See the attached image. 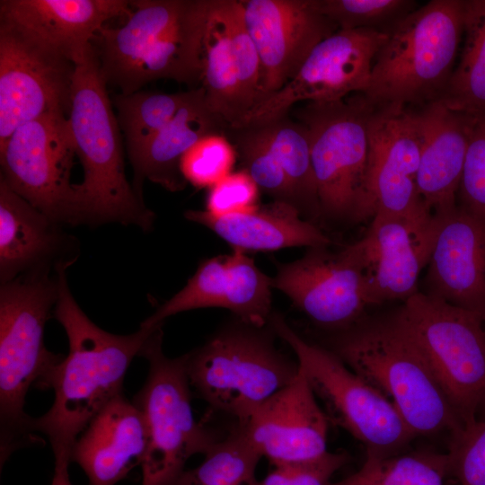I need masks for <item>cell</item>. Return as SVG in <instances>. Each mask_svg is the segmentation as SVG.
Listing matches in <instances>:
<instances>
[{
	"label": "cell",
	"instance_id": "cell-14",
	"mask_svg": "<svg viewBox=\"0 0 485 485\" xmlns=\"http://www.w3.org/2000/svg\"><path fill=\"white\" fill-rule=\"evenodd\" d=\"M387 36L368 29L338 30L318 43L294 77L258 102L236 128L284 117L297 102H333L352 93H365L375 58Z\"/></svg>",
	"mask_w": 485,
	"mask_h": 485
},
{
	"label": "cell",
	"instance_id": "cell-16",
	"mask_svg": "<svg viewBox=\"0 0 485 485\" xmlns=\"http://www.w3.org/2000/svg\"><path fill=\"white\" fill-rule=\"evenodd\" d=\"M241 2L260 62L257 104L288 83L313 48L339 28L318 11L314 0Z\"/></svg>",
	"mask_w": 485,
	"mask_h": 485
},
{
	"label": "cell",
	"instance_id": "cell-31",
	"mask_svg": "<svg viewBox=\"0 0 485 485\" xmlns=\"http://www.w3.org/2000/svg\"><path fill=\"white\" fill-rule=\"evenodd\" d=\"M190 92L191 89L175 93L140 90L128 95L117 93L110 97L129 161L175 117Z\"/></svg>",
	"mask_w": 485,
	"mask_h": 485
},
{
	"label": "cell",
	"instance_id": "cell-11",
	"mask_svg": "<svg viewBox=\"0 0 485 485\" xmlns=\"http://www.w3.org/2000/svg\"><path fill=\"white\" fill-rule=\"evenodd\" d=\"M401 310L461 422L472 423L485 389L484 322L421 291Z\"/></svg>",
	"mask_w": 485,
	"mask_h": 485
},
{
	"label": "cell",
	"instance_id": "cell-4",
	"mask_svg": "<svg viewBox=\"0 0 485 485\" xmlns=\"http://www.w3.org/2000/svg\"><path fill=\"white\" fill-rule=\"evenodd\" d=\"M93 46L75 63L68 121L83 181L75 184L79 225H135L147 232L154 213L125 174L122 132Z\"/></svg>",
	"mask_w": 485,
	"mask_h": 485
},
{
	"label": "cell",
	"instance_id": "cell-17",
	"mask_svg": "<svg viewBox=\"0 0 485 485\" xmlns=\"http://www.w3.org/2000/svg\"><path fill=\"white\" fill-rule=\"evenodd\" d=\"M369 143L367 191L373 217L428 208L417 187L421 139L416 109L375 105Z\"/></svg>",
	"mask_w": 485,
	"mask_h": 485
},
{
	"label": "cell",
	"instance_id": "cell-19",
	"mask_svg": "<svg viewBox=\"0 0 485 485\" xmlns=\"http://www.w3.org/2000/svg\"><path fill=\"white\" fill-rule=\"evenodd\" d=\"M272 279L244 251L204 260L187 284L140 324L163 326L174 314L199 308L231 311L249 324L267 326L273 313Z\"/></svg>",
	"mask_w": 485,
	"mask_h": 485
},
{
	"label": "cell",
	"instance_id": "cell-26",
	"mask_svg": "<svg viewBox=\"0 0 485 485\" xmlns=\"http://www.w3.org/2000/svg\"><path fill=\"white\" fill-rule=\"evenodd\" d=\"M189 221L210 229L242 251H271L289 247H328L331 240L292 205L273 201L255 210L215 216L205 210L184 212Z\"/></svg>",
	"mask_w": 485,
	"mask_h": 485
},
{
	"label": "cell",
	"instance_id": "cell-37",
	"mask_svg": "<svg viewBox=\"0 0 485 485\" xmlns=\"http://www.w3.org/2000/svg\"><path fill=\"white\" fill-rule=\"evenodd\" d=\"M457 199L461 209L485 219V116L474 119Z\"/></svg>",
	"mask_w": 485,
	"mask_h": 485
},
{
	"label": "cell",
	"instance_id": "cell-41",
	"mask_svg": "<svg viewBox=\"0 0 485 485\" xmlns=\"http://www.w3.org/2000/svg\"><path fill=\"white\" fill-rule=\"evenodd\" d=\"M69 464L66 462L55 463L51 485H73L69 477Z\"/></svg>",
	"mask_w": 485,
	"mask_h": 485
},
{
	"label": "cell",
	"instance_id": "cell-32",
	"mask_svg": "<svg viewBox=\"0 0 485 485\" xmlns=\"http://www.w3.org/2000/svg\"><path fill=\"white\" fill-rule=\"evenodd\" d=\"M261 454L244 428L235 424L196 468L184 471L174 485H253Z\"/></svg>",
	"mask_w": 485,
	"mask_h": 485
},
{
	"label": "cell",
	"instance_id": "cell-7",
	"mask_svg": "<svg viewBox=\"0 0 485 485\" xmlns=\"http://www.w3.org/2000/svg\"><path fill=\"white\" fill-rule=\"evenodd\" d=\"M269 325L259 327L234 317L208 340L186 355L190 388L212 410L245 424L273 394L299 372L275 344Z\"/></svg>",
	"mask_w": 485,
	"mask_h": 485
},
{
	"label": "cell",
	"instance_id": "cell-43",
	"mask_svg": "<svg viewBox=\"0 0 485 485\" xmlns=\"http://www.w3.org/2000/svg\"><path fill=\"white\" fill-rule=\"evenodd\" d=\"M476 419L485 420V389L478 406Z\"/></svg>",
	"mask_w": 485,
	"mask_h": 485
},
{
	"label": "cell",
	"instance_id": "cell-22",
	"mask_svg": "<svg viewBox=\"0 0 485 485\" xmlns=\"http://www.w3.org/2000/svg\"><path fill=\"white\" fill-rule=\"evenodd\" d=\"M80 254L79 242L0 178V282L57 273Z\"/></svg>",
	"mask_w": 485,
	"mask_h": 485
},
{
	"label": "cell",
	"instance_id": "cell-10",
	"mask_svg": "<svg viewBox=\"0 0 485 485\" xmlns=\"http://www.w3.org/2000/svg\"><path fill=\"white\" fill-rule=\"evenodd\" d=\"M269 325L293 350L330 422L360 441L366 455L398 454L416 437L392 402L334 353L305 340L278 313Z\"/></svg>",
	"mask_w": 485,
	"mask_h": 485
},
{
	"label": "cell",
	"instance_id": "cell-38",
	"mask_svg": "<svg viewBox=\"0 0 485 485\" xmlns=\"http://www.w3.org/2000/svg\"><path fill=\"white\" fill-rule=\"evenodd\" d=\"M259 194L258 185L245 171L231 172L209 189L205 211L215 216L250 212L259 207Z\"/></svg>",
	"mask_w": 485,
	"mask_h": 485
},
{
	"label": "cell",
	"instance_id": "cell-6",
	"mask_svg": "<svg viewBox=\"0 0 485 485\" xmlns=\"http://www.w3.org/2000/svg\"><path fill=\"white\" fill-rule=\"evenodd\" d=\"M464 0H431L388 32L363 93L375 106L421 107L444 94L463 36Z\"/></svg>",
	"mask_w": 485,
	"mask_h": 485
},
{
	"label": "cell",
	"instance_id": "cell-42",
	"mask_svg": "<svg viewBox=\"0 0 485 485\" xmlns=\"http://www.w3.org/2000/svg\"><path fill=\"white\" fill-rule=\"evenodd\" d=\"M332 485H377L359 471Z\"/></svg>",
	"mask_w": 485,
	"mask_h": 485
},
{
	"label": "cell",
	"instance_id": "cell-5",
	"mask_svg": "<svg viewBox=\"0 0 485 485\" xmlns=\"http://www.w3.org/2000/svg\"><path fill=\"white\" fill-rule=\"evenodd\" d=\"M58 295L57 273L23 275L0 286L1 459L33 443V418L24 411L31 387L48 389L64 358L45 347L44 330Z\"/></svg>",
	"mask_w": 485,
	"mask_h": 485
},
{
	"label": "cell",
	"instance_id": "cell-9",
	"mask_svg": "<svg viewBox=\"0 0 485 485\" xmlns=\"http://www.w3.org/2000/svg\"><path fill=\"white\" fill-rule=\"evenodd\" d=\"M139 356L148 362L146 382L132 401L146 434L141 485H174L189 458L206 454L219 438L195 420L186 355H164L163 326L152 332Z\"/></svg>",
	"mask_w": 485,
	"mask_h": 485
},
{
	"label": "cell",
	"instance_id": "cell-27",
	"mask_svg": "<svg viewBox=\"0 0 485 485\" xmlns=\"http://www.w3.org/2000/svg\"><path fill=\"white\" fill-rule=\"evenodd\" d=\"M225 129L227 126L208 107L202 88L191 89L175 117L129 161L137 195L143 198L145 180L172 192L183 190L187 183L180 170L183 154L203 137L223 134Z\"/></svg>",
	"mask_w": 485,
	"mask_h": 485
},
{
	"label": "cell",
	"instance_id": "cell-8",
	"mask_svg": "<svg viewBox=\"0 0 485 485\" xmlns=\"http://www.w3.org/2000/svg\"><path fill=\"white\" fill-rule=\"evenodd\" d=\"M374 109L358 93L333 102H306L295 111L307 131L321 216L355 223L373 218L367 172Z\"/></svg>",
	"mask_w": 485,
	"mask_h": 485
},
{
	"label": "cell",
	"instance_id": "cell-30",
	"mask_svg": "<svg viewBox=\"0 0 485 485\" xmlns=\"http://www.w3.org/2000/svg\"><path fill=\"white\" fill-rule=\"evenodd\" d=\"M460 61L441 99L449 109L485 116V0H464Z\"/></svg>",
	"mask_w": 485,
	"mask_h": 485
},
{
	"label": "cell",
	"instance_id": "cell-24",
	"mask_svg": "<svg viewBox=\"0 0 485 485\" xmlns=\"http://www.w3.org/2000/svg\"><path fill=\"white\" fill-rule=\"evenodd\" d=\"M131 10L126 0H1L0 21L58 50L75 64L106 23Z\"/></svg>",
	"mask_w": 485,
	"mask_h": 485
},
{
	"label": "cell",
	"instance_id": "cell-20",
	"mask_svg": "<svg viewBox=\"0 0 485 485\" xmlns=\"http://www.w3.org/2000/svg\"><path fill=\"white\" fill-rule=\"evenodd\" d=\"M330 423L299 366L292 383L240 425L261 456L278 466L309 462L326 454Z\"/></svg>",
	"mask_w": 485,
	"mask_h": 485
},
{
	"label": "cell",
	"instance_id": "cell-33",
	"mask_svg": "<svg viewBox=\"0 0 485 485\" xmlns=\"http://www.w3.org/2000/svg\"><path fill=\"white\" fill-rule=\"evenodd\" d=\"M359 472L377 485H445L448 456L426 452L388 457L366 455Z\"/></svg>",
	"mask_w": 485,
	"mask_h": 485
},
{
	"label": "cell",
	"instance_id": "cell-18",
	"mask_svg": "<svg viewBox=\"0 0 485 485\" xmlns=\"http://www.w3.org/2000/svg\"><path fill=\"white\" fill-rule=\"evenodd\" d=\"M271 279L272 287L330 331L353 324L374 306L360 270L327 247L309 248L302 258L278 265Z\"/></svg>",
	"mask_w": 485,
	"mask_h": 485
},
{
	"label": "cell",
	"instance_id": "cell-15",
	"mask_svg": "<svg viewBox=\"0 0 485 485\" xmlns=\"http://www.w3.org/2000/svg\"><path fill=\"white\" fill-rule=\"evenodd\" d=\"M445 215L428 208L408 216L376 215L361 239L340 251L360 270L374 305L405 301L419 291L420 272L428 264Z\"/></svg>",
	"mask_w": 485,
	"mask_h": 485
},
{
	"label": "cell",
	"instance_id": "cell-34",
	"mask_svg": "<svg viewBox=\"0 0 485 485\" xmlns=\"http://www.w3.org/2000/svg\"><path fill=\"white\" fill-rule=\"evenodd\" d=\"M318 11L339 30L368 29L387 33L417 9L412 0H314Z\"/></svg>",
	"mask_w": 485,
	"mask_h": 485
},
{
	"label": "cell",
	"instance_id": "cell-23",
	"mask_svg": "<svg viewBox=\"0 0 485 485\" xmlns=\"http://www.w3.org/2000/svg\"><path fill=\"white\" fill-rule=\"evenodd\" d=\"M415 109L421 139L418 192L432 213L445 215L457 207V193L475 117L453 110L440 101Z\"/></svg>",
	"mask_w": 485,
	"mask_h": 485
},
{
	"label": "cell",
	"instance_id": "cell-35",
	"mask_svg": "<svg viewBox=\"0 0 485 485\" xmlns=\"http://www.w3.org/2000/svg\"><path fill=\"white\" fill-rule=\"evenodd\" d=\"M237 153L223 134H211L198 140L181 157L182 177L196 188L210 189L232 172Z\"/></svg>",
	"mask_w": 485,
	"mask_h": 485
},
{
	"label": "cell",
	"instance_id": "cell-2",
	"mask_svg": "<svg viewBox=\"0 0 485 485\" xmlns=\"http://www.w3.org/2000/svg\"><path fill=\"white\" fill-rule=\"evenodd\" d=\"M323 347L384 393L415 436L443 432L453 436L463 428L401 306L366 314L344 329L330 331Z\"/></svg>",
	"mask_w": 485,
	"mask_h": 485
},
{
	"label": "cell",
	"instance_id": "cell-28",
	"mask_svg": "<svg viewBox=\"0 0 485 485\" xmlns=\"http://www.w3.org/2000/svg\"><path fill=\"white\" fill-rule=\"evenodd\" d=\"M207 104L227 126L236 128L250 108L239 82L225 0H210L202 39L201 75Z\"/></svg>",
	"mask_w": 485,
	"mask_h": 485
},
{
	"label": "cell",
	"instance_id": "cell-39",
	"mask_svg": "<svg viewBox=\"0 0 485 485\" xmlns=\"http://www.w3.org/2000/svg\"><path fill=\"white\" fill-rule=\"evenodd\" d=\"M348 460L345 452H327L317 459L294 464L289 485H329L333 474Z\"/></svg>",
	"mask_w": 485,
	"mask_h": 485
},
{
	"label": "cell",
	"instance_id": "cell-36",
	"mask_svg": "<svg viewBox=\"0 0 485 485\" xmlns=\"http://www.w3.org/2000/svg\"><path fill=\"white\" fill-rule=\"evenodd\" d=\"M446 454L456 485H485V420L475 419L451 436Z\"/></svg>",
	"mask_w": 485,
	"mask_h": 485
},
{
	"label": "cell",
	"instance_id": "cell-12",
	"mask_svg": "<svg viewBox=\"0 0 485 485\" xmlns=\"http://www.w3.org/2000/svg\"><path fill=\"white\" fill-rule=\"evenodd\" d=\"M75 155L68 118L45 115L22 124L0 144V178L55 222L78 225L71 182Z\"/></svg>",
	"mask_w": 485,
	"mask_h": 485
},
{
	"label": "cell",
	"instance_id": "cell-21",
	"mask_svg": "<svg viewBox=\"0 0 485 485\" xmlns=\"http://www.w3.org/2000/svg\"><path fill=\"white\" fill-rule=\"evenodd\" d=\"M422 293L485 322V219L458 206L444 216Z\"/></svg>",
	"mask_w": 485,
	"mask_h": 485
},
{
	"label": "cell",
	"instance_id": "cell-1",
	"mask_svg": "<svg viewBox=\"0 0 485 485\" xmlns=\"http://www.w3.org/2000/svg\"><path fill=\"white\" fill-rule=\"evenodd\" d=\"M59 268L58 295L53 316L64 328L68 354L56 366L48 381L54 391L50 409L33 418L34 432L44 434L55 462L71 463L73 446L93 418L122 393L125 375L152 332L158 327L139 329L128 335L108 332L80 308ZM161 327V326H159Z\"/></svg>",
	"mask_w": 485,
	"mask_h": 485
},
{
	"label": "cell",
	"instance_id": "cell-25",
	"mask_svg": "<svg viewBox=\"0 0 485 485\" xmlns=\"http://www.w3.org/2000/svg\"><path fill=\"white\" fill-rule=\"evenodd\" d=\"M146 447L142 415L122 393L109 401L76 439L71 462L76 463L89 485H115L137 465Z\"/></svg>",
	"mask_w": 485,
	"mask_h": 485
},
{
	"label": "cell",
	"instance_id": "cell-3",
	"mask_svg": "<svg viewBox=\"0 0 485 485\" xmlns=\"http://www.w3.org/2000/svg\"><path fill=\"white\" fill-rule=\"evenodd\" d=\"M210 0H133L118 27L92 41L107 85L128 95L148 83L200 84L202 39Z\"/></svg>",
	"mask_w": 485,
	"mask_h": 485
},
{
	"label": "cell",
	"instance_id": "cell-40",
	"mask_svg": "<svg viewBox=\"0 0 485 485\" xmlns=\"http://www.w3.org/2000/svg\"><path fill=\"white\" fill-rule=\"evenodd\" d=\"M293 466L294 464L276 466L262 481H256L253 485H289Z\"/></svg>",
	"mask_w": 485,
	"mask_h": 485
},
{
	"label": "cell",
	"instance_id": "cell-13",
	"mask_svg": "<svg viewBox=\"0 0 485 485\" xmlns=\"http://www.w3.org/2000/svg\"><path fill=\"white\" fill-rule=\"evenodd\" d=\"M75 69L58 50L0 21V144L40 117H68Z\"/></svg>",
	"mask_w": 485,
	"mask_h": 485
},
{
	"label": "cell",
	"instance_id": "cell-29",
	"mask_svg": "<svg viewBox=\"0 0 485 485\" xmlns=\"http://www.w3.org/2000/svg\"><path fill=\"white\" fill-rule=\"evenodd\" d=\"M244 128L285 174L293 190L295 207L302 216H321L313 172L307 131L287 115Z\"/></svg>",
	"mask_w": 485,
	"mask_h": 485
}]
</instances>
